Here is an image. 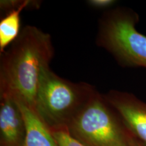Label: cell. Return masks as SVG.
I'll list each match as a JSON object with an SVG mask.
<instances>
[{
	"label": "cell",
	"instance_id": "cell-9",
	"mask_svg": "<svg viewBox=\"0 0 146 146\" xmlns=\"http://www.w3.org/2000/svg\"><path fill=\"white\" fill-rule=\"evenodd\" d=\"M60 146H86L70 135L66 129L52 131Z\"/></svg>",
	"mask_w": 146,
	"mask_h": 146
},
{
	"label": "cell",
	"instance_id": "cell-4",
	"mask_svg": "<svg viewBox=\"0 0 146 146\" xmlns=\"http://www.w3.org/2000/svg\"><path fill=\"white\" fill-rule=\"evenodd\" d=\"M138 19L128 9L106 12L100 20L97 43L121 65L146 68V36L136 29Z\"/></svg>",
	"mask_w": 146,
	"mask_h": 146
},
{
	"label": "cell",
	"instance_id": "cell-10",
	"mask_svg": "<svg viewBox=\"0 0 146 146\" xmlns=\"http://www.w3.org/2000/svg\"><path fill=\"white\" fill-rule=\"evenodd\" d=\"M87 3L92 8L96 9H106L116 3L114 0H89Z\"/></svg>",
	"mask_w": 146,
	"mask_h": 146
},
{
	"label": "cell",
	"instance_id": "cell-11",
	"mask_svg": "<svg viewBox=\"0 0 146 146\" xmlns=\"http://www.w3.org/2000/svg\"><path fill=\"white\" fill-rule=\"evenodd\" d=\"M130 146H143V145H142L135 138L133 137L132 141H131Z\"/></svg>",
	"mask_w": 146,
	"mask_h": 146
},
{
	"label": "cell",
	"instance_id": "cell-1",
	"mask_svg": "<svg viewBox=\"0 0 146 146\" xmlns=\"http://www.w3.org/2000/svg\"><path fill=\"white\" fill-rule=\"evenodd\" d=\"M54 50L51 35L27 25L0 61V96H8L32 110L41 70L50 65Z\"/></svg>",
	"mask_w": 146,
	"mask_h": 146
},
{
	"label": "cell",
	"instance_id": "cell-5",
	"mask_svg": "<svg viewBox=\"0 0 146 146\" xmlns=\"http://www.w3.org/2000/svg\"><path fill=\"white\" fill-rule=\"evenodd\" d=\"M126 129L143 146H146V103L129 93L116 90L104 95Z\"/></svg>",
	"mask_w": 146,
	"mask_h": 146
},
{
	"label": "cell",
	"instance_id": "cell-7",
	"mask_svg": "<svg viewBox=\"0 0 146 146\" xmlns=\"http://www.w3.org/2000/svg\"><path fill=\"white\" fill-rule=\"evenodd\" d=\"M18 103L21 108L26 125L25 146H60L50 128L33 110L23 104Z\"/></svg>",
	"mask_w": 146,
	"mask_h": 146
},
{
	"label": "cell",
	"instance_id": "cell-6",
	"mask_svg": "<svg viewBox=\"0 0 146 146\" xmlns=\"http://www.w3.org/2000/svg\"><path fill=\"white\" fill-rule=\"evenodd\" d=\"M26 125L14 98L0 96V146H25Z\"/></svg>",
	"mask_w": 146,
	"mask_h": 146
},
{
	"label": "cell",
	"instance_id": "cell-8",
	"mask_svg": "<svg viewBox=\"0 0 146 146\" xmlns=\"http://www.w3.org/2000/svg\"><path fill=\"white\" fill-rule=\"evenodd\" d=\"M36 1H22L17 8L10 10L0 22V53L2 54L6 48L17 39L21 33V13L27 8L36 5Z\"/></svg>",
	"mask_w": 146,
	"mask_h": 146
},
{
	"label": "cell",
	"instance_id": "cell-2",
	"mask_svg": "<svg viewBox=\"0 0 146 146\" xmlns=\"http://www.w3.org/2000/svg\"><path fill=\"white\" fill-rule=\"evenodd\" d=\"M97 93L90 84L72 83L53 72L41 70L34 111L52 131L67 130L81 109Z\"/></svg>",
	"mask_w": 146,
	"mask_h": 146
},
{
	"label": "cell",
	"instance_id": "cell-3",
	"mask_svg": "<svg viewBox=\"0 0 146 146\" xmlns=\"http://www.w3.org/2000/svg\"><path fill=\"white\" fill-rule=\"evenodd\" d=\"M67 131L86 146H130L133 138L114 109L98 91Z\"/></svg>",
	"mask_w": 146,
	"mask_h": 146
}]
</instances>
